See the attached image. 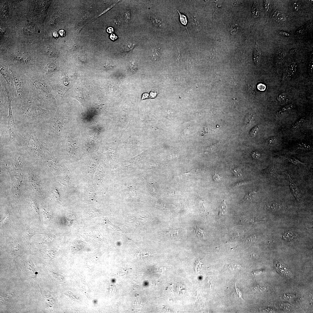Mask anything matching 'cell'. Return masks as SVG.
<instances>
[{
	"label": "cell",
	"instance_id": "6da1fadb",
	"mask_svg": "<svg viewBox=\"0 0 313 313\" xmlns=\"http://www.w3.org/2000/svg\"><path fill=\"white\" fill-rule=\"evenodd\" d=\"M14 116L16 126L37 127L50 118L48 112L35 103H23Z\"/></svg>",
	"mask_w": 313,
	"mask_h": 313
},
{
	"label": "cell",
	"instance_id": "7a4b0ae2",
	"mask_svg": "<svg viewBox=\"0 0 313 313\" xmlns=\"http://www.w3.org/2000/svg\"><path fill=\"white\" fill-rule=\"evenodd\" d=\"M16 126L19 137L20 146L30 152L36 158L45 160L49 151L39 140L35 128Z\"/></svg>",
	"mask_w": 313,
	"mask_h": 313
},
{
	"label": "cell",
	"instance_id": "3957f363",
	"mask_svg": "<svg viewBox=\"0 0 313 313\" xmlns=\"http://www.w3.org/2000/svg\"><path fill=\"white\" fill-rule=\"evenodd\" d=\"M289 180V185L290 189L293 195L298 201H300V189L296 184L295 183L293 178L290 175L287 173H286Z\"/></svg>",
	"mask_w": 313,
	"mask_h": 313
},
{
	"label": "cell",
	"instance_id": "277c9868",
	"mask_svg": "<svg viewBox=\"0 0 313 313\" xmlns=\"http://www.w3.org/2000/svg\"><path fill=\"white\" fill-rule=\"evenodd\" d=\"M281 157L286 160L288 162L298 166L300 168L304 167L307 165V163L302 162L295 157L282 156Z\"/></svg>",
	"mask_w": 313,
	"mask_h": 313
},
{
	"label": "cell",
	"instance_id": "5b68a950",
	"mask_svg": "<svg viewBox=\"0 0 313 313\" xmlns=\"http://www.w3.org/2000/svg\"><path fill=\"white\" fill-rule=\"evenodd\" d=\"M36 27L33 24H27L24 27L23 32L27 35H32L35 34L36 32Z\"/></svg>",
	"mask_w": 313,
	"mask_h": 313
},
{
	"label": "cell",
	"instance_id": "8992f818",
	"mask_svg": "<svg viewBox=\"0 0 313 313\" xmlns=\"http://www.w3.org/2000/svg\"><path fill=\"white\" fill-rule=\"evenodd\" d=\"M286 53L284 50L281 49L277 51L275 56V61L278 64H280L284 59Z\"/></svg>",
	"mask_w": 313,
	"mask_h": 313
},
{
	"label": "cell",
	"instance_id": "52a82bcc",
	"mask_svg": "<svg viewBox=\"0 0 313 313\" xmlns=\"http://www.w3.org/2000/svg\"><path fill=\"white\" fill-rule=\"evenodd\" d=\"M260 56L261 52L259 46L256 44L254 51L253 59L254 63L256 65H258L260 63Z\"/></svg>",
	"mask_w": 313,
	"mask_h": 313
},
{
	"label": "cell",
	"instance_id": "ba28073f",
	"mask_svg": "<svg viewBox=\"0 0 313 313\" xmlns=\"http://www.w3.org/2000/svg\"><path fill=\"white\" fill-rule=\"evenodd\" d=\"M273 17L276 22H285L286 20V19L285 15L281 11H279L275 12Z\"/></svg>",
	"mask_w": 313,
	"mask_h": 313
},
{
	"label": "cell",
	"instance_id": "9c48e42d",
	"mask_svg": "<svg viewBox=\"0 0 313 313\" xmlns=\"http://www.w3.org/2000/svg\"><path fill=\"white\" fill-rule=\"evenodd\" d=\"M13 75L15 89H16L18 95L20 96L21 94L22 90L21 82L18 77L13 74Z\"/></svg>",
	"mask_w": 313,
	"mask_h": 313
},
{
	"label": "cell",
	"instance_id": "30bf717a",
	"mask_svg": "<svg viewBox=\"0 0 313 313\" xmlns=\"http://www.w3.org/2000/svg\"><path fill=\"white\" fill-rule=\"evenodd\" d=\"M38 232L32 228H28L26 229L23 233V236L24 238L29 239L34 235L38 234Z\"/></svg>",
	"mask_w": 313,
	"mask_h": 313
},
{
	"label": "cell",
	"instance_id": "8fae6325",
	"mask_svg": "<svg viewBox=\"0 0 313 313\" xmlns=\"http://www.w3.org/2000/svg\"><path fill=\"white\" fill-rule=\"evenodd\" d=\"M281 206L278 203H271L266 206V209L268 210L273 211H277L281 209Z\"/></svg>",
	"mask_w": 313,
	"mask_h": 313
},
{
	"label": "cell",
	"instance_id": "7c38bea8",
	"mask_svg": "<svg viewBox=\"0 0 313 313\" xmlns=\"http://www.w3.org/2000/svg\"><path fill=\"white\" fill-rule=\"evenodd\" d=\"M0 70V72L1 74L2 75L3 77H4V78L5 79L8 84H9V85H11L10 80L8 76V72L6 68L4 66H3L1 64Z\"/></svg>",
	"mask_w": 313,
	"mask_h": 313
},
{
	"label": "cell",
	"instance_id": "4fadbf2b",
	"mask_svg": "<svg viewBox=\"0 0 313 313\" xmlns=\"http://www.w3.org/2000/svg\"><path fill=\"white\" fill-rule=\"evenodd\" d=\"M295 235L293 232L291 231H288L285 232L283 236V239L284 240L290 241L293 240L295 238Z\"/></svg>",
	"mask_w": 313,
	"mask_h": 313
},
{
	"label": "cell",
	"instance_id": "5bb4252c",
	"mask_svg": "<svg viewBox=\"0 0 313 313\" xmlns=\"http://www.w3.org/2000/svg\"><path fill=\"white\" fill-rule=\"evenodd\" d=\"M293 105L292 104H288L284 106L277 113L276 116H281V115L283 114L284 112L292 109L293 108Z\"/></svg>",
	"mask_w": 313,
	"mask_h": 313
},
{
	"label": "cell",
	"instance_id": "9a60e30c",
	"mask_svg": "<svg viewBox=\"0 0 313 313\" xmlns=\"http://www.w3.org/2000/svg\"><path fill=\"white\" fill-rule=\"evenodd\" d=\"M149 18L151 21L155 25L160 27L162 24V22L157 17L154 16L152 15H149Z\"/></svg>",
	"mask_w": 313,
	"mask_h": 313
},
{
	"label": "cell",
	"instance_id": "2e32d148",
	"mask_svg": "<svg viewBox=\"0 0 313 313\" xmlns=\"http://www.w3.org/2000/svg\"><path fill=\"white\" fill-rule=\"evenodd\" d=\"M257 192L255 191L251 192L246 195L244 197L242 202L250 201L253 199L257 194Z\"/></svg>",
	"mask_w": 313,
	"mask_h": 313
},
{
	"label": "cell",
	"instance_id": "e0dca14e",
	"mask_svg": "<svg viewBox=\"0 0 313 313\" xmlns=\"http://www.w3.org/2000/svg\"><path fill=\"white\" fill-rule=\"evenodd\" d=\"M30 177L31 182L32 185L34 186V187L36 188H35L37 190L39 189L40 186H39V182L38 181V180L37 179V177H35L34 175L32 173L31 174Z\"/></svg>",
	"mask_w": 313,
	"mask_h": 313
},
{
	"label": "cell",
	"instance_id": "ac0fdd59",
	"mask_svg": "<svg viewBox=\"0 0 313 313\" xmlns=\"http://www.w3.org/2000/svg\"><path fill=\"white\" fill-rule=\"evenodd\" d=\"M305 117H302L301 118L295 122L291 126V129L292 130H294L296 129L297 128L300 126L303 123V122L305 120Z\"/></svg>",
	"mask_w": 313,
	"mask_h": 313
},
{
	"label": "cell",
	"instance_id": "d6986e66",
	"mask_svg": "<svg viewBox=\"0 0 313 313\" xmlns=\"http://www.w3.org/2000/svg\"><path fill=\"white\" fill-rule=\"evenodd\" d=\"M44 52L46 54L47 56H51L55 54V52H56L55 49L51 46H47L44 49Z\"/></svg>",
	"mask_w": 313,
	"mask_h": 313
},
{
	"label": "cell",
	"instance_id": "ffe728a7",
	"mask_svg": "<svg viewBox=\"0 0 313 313\" xmlns=\"http://www.w3.org/2000/svg\"><path fill=\"white\" fill-rule=\"evenodd\" d=\"M161 48V45L159 44L156 46L155 49H154V53H153L152 57L153 59L156 60L158 57H159L160 51Z\"/></svg>",
	"mask_w": 313,
	"mask_h": 313
},
{
	"label": "cell",
	"instance_id": "44dd1931",
	"mask_svg": "<svg viewBox=\"0 0 313 313\" xmlns=\"http://www.w3.org/2000/svg\"><path fill=\"white\" fill-rule=\"evenodd\" d=\"M252 14L253 17L254 18H257L259 16V12L258 9L257 5L256 3L255 2L253 5L252 9Z\"/></svg>",
	"mask_w": 313,
	"mask_h": 313
},
{
	"label": "cell",
	"instance_id": "7402d4cb",
	"mask_svg": "<svg viewBox=\"0 0 313 313\" xmlns=\"http://www.w3.org/2000/svg\"><path fill=\"white\" fill-rule=\"evenodd\" d=\"M296 67L297 64L295 62H293L290 63L289 67L288 70L289 73L291 75H293L295 74L296 71Z\"/></svg>",
	"mask_w": 313,
	"mask_h": 313
},
{
	"label": "cell",
	"instance_id": "603a6c76",
	"mask_svg": "<svg viewBox=\"0 0 313 313\" xmlns=\"http://www.w3.org/2000/svg\"><path fill=\"white\" fill-rule=\"evenodd\" d=\"M297 147L298 148L304 150H310L312 149V147L310 145L304 142L300 143L298 144Z\"/></svg>",
	"mask_w": 313,
	"mask_h": 313
},
{
	"label": "cell",
	"instance_id": "cb8c5ba5",
	"mask_svg": "<svg viewBox=\"0 0 313 313\" xmlns=\"http://www.w3.org/2000/svg\"><path fill=\"white\" fill-rule=\"evenodd\" d=\"M177 290L179 294L181 295H184L186 293V288L185 286L180 284H178L177 286Z\"/></svg>",
	"mask_w": 313,
	"mask_h": 313
},
{
	"label": "cell",
	"instance_id": "d4e9b609",
	"mask_svg": "<svg viewBox=\"0 0 313 313\" xmlns=\"http://www.w3.org/2000/svg\"><path fill=\"white\" fill-rule=\"evenodd\" d=\"M232 170L236 178H239L242 176V172L241 170L239 169L238 168L233 167L232 168Z\"/></svg>",
	"mask_w": 313,
	"mask_h": 313
},
{
	"label": "cell",
	"instance_id": "484cf974",
	"mask_svg": "<svg viewBox=\"0 0 313 313\" xmlns=\"http://www.w3.org/2000/svg\"><path fill=\"white\" fill-rule=\"evenodd\" d=\"M42 210L45 221L47 220L50 218V214L49 210L46 207V206H44L43 207Z\"/></svg>",
	"mask_w": 313,
	"mask_h": 313
},
{
	"label": "cell",
	"instance_id": "4316f807",
	"mask_svg": "<svg viewBox=\"0 0 313 313\" xmlns=\"http://www.w3.org/2000/svg\"><path fill=\"white\" fill-rule=\"evenodd\" d=\"M177 11H178V13L179 14L180 16V20L181 22V23L183 24V25H185L186 27L187 30V31H188V34H189L188 29H187L186 26L187 23V20L186 16H185V15L182 14L178 10H177Z\"/></svg>",
	"mask_w": 313,
	"mask_h": 313
},
{
	"label": "cell",
	"instance_id": "83f0119b",
	"mask_svg": "<svg viewBox=\"0 0 313 313\" xmlns=\"http://www.w3.org/2000/svg\"><path fill=\"white\" fill-rule=\"evenodd\" d=\"M130 11L129 8H128L125 10L124 13L125 21L126 23L130 21Z\"/></svg>",
	"mask_w": 313,
	"mask_h": 313
},
{
	"label": "cell",
	"instance_id": "f1b7e54d",
	"mask_svg": "<svg viewBox=\"0 0 313 313\" xmlns=\"http://www.w3.org/2000/svg\"><path fill=\"white\" fill-rule=\"evenodd\" d=\"M227 206L226 204H225L224 202H223L222 204L220 207L219 211V215H224L226 214V208Z\"/></svg>",
	"mask_w": 313,
	"mask_h": 313
},
{
	"label": "cell",
	"instance_id": "f546056e",
	"mask_svg": "<svg viewBox=\"0 0 313 313\" xmlns=\"http://www.w3.org/2000/svg\"><path fill=\"white\" fill-rule=\"evenodd\" d=\"M80 103L83 107H86L87 106V102L86 101L84 98L81 97H77V96H75V97H74Z\"/></svg>",
	"mask_w": 313,
	"mask_h": 313
},
{
	"label": "cell",
	"instance_id": "4dcf8cb0",
	"mask_svg": "<svg viewBox=\"0 0 313 313\" xmlns=\"http://www.w3.org/2000/svg\"><path fill=\"white\" fill-rule=\"evenodd\" d=\"M259 126L258 125H256V126L254 127L250 130V133H249V135L251 137H252L256 135V133L258 131L259 129Z\"/></svg>",
	"mask_w": 313,
	"mask_h": 313
},
{
	"label": "cell",
	"instance_id": "1f68e13d",
	"mask_svg": "<svg viewBox=\"0 0 313 313\" xmlns=\"http://www.w3.org/2000/svg\"><path fill=\"white\" fill-rule=\"evenodd\" d=\"M287 94L286 93H283L280 94L277 97V100L278 101H282L284 100L286 98Z\"/></svg>",
	"mask_w": 313,
	"mask_h": 313
},
{
	"label": "cell",
	"instance_id": "d6a6232c",
	"mask_svg": "<svg viewBox=\"0 0 313 313\" xmlns=\"http://www.w3.org/2000/svg\"><path fill=\"white\" fill-rule=\"evenodd\" d=\"M122 18L121 15L118 14L115 17L114 19V22L116 25H119L121 23Z\"/></svg>",
	"mask_w": 313,
	"mask_h": 313
},
{
	"label": "cell",
	"instance_id": "836d02e7",
	"mask_svg": "<svg viewBox=\"0 0 313 313\" xmlns=\"http://www.w3.org/2000/svg\"><path fill=\"white\" fill-rule=\"evenodd\" d=\"M254 115L250 114H247L245 118V122L246 124H249L253 118Z\"/></svg>",
	"mask_w": 313,
	"mask_h": 313
},
{
	"label": "cell",
	"instance_id": "e575fe53",
	"mask_svg": "<svg viewBox=\"0 0 313 313\" xmlns=\"http://www.w3.org/2000/svg\"><path fill=\"white\" fill-rule=\"evenodd\" d=\"M277 141V139L276 138V137H272L268 138L266 140V142L268 144H272L275 143Z\"/></svg>",
	"mask_w": 313,
	"mask_h": 313
},
{
	"label": "cell",
	"instance_id": "d590c367",
	"mask_svg": "<svg viewBox=\"0 0 313 313\" xmlns=\"http://www.w3.org/2000/svg\"><path fill=\"white\" fill-rule=\"evenodd\" d=\"M251 156L254 159H258L261 157V155L258 152L254 151L251 153Z\"/></svg>",
	"mask_w": 313,
	"mask_h": 313
},
{
	"label": "cell",
	"instance_id": "8d00e7d4",
	"mask_svg": "<svg viewBox=\"0 0 313 313\" xmlns=\"http://www.w3.org/2000/svg\"><path fill=\"white\" fill-rule=\"evenodd\" d=\"M238 30V27L237 25H235L231 27L230 29V33L232 35H234L237 33Z\"/></svg>",
	"mask_w": 313,
	"mask_h": 313
},
{
	"label": "cell",
	"instance_id": "74e56055",
	"mask_svg": "<svg viewBox=\"0 0 313 313\" xmlns=\"http://www.w3.org/2000/svg\"><path fill=\"white\" fill-rule=\"evenodd\" d=\"M256 239V237L255 236H252L250 237L249 238H248L247 240H246L245 242L247 243H249L253 242Z\"/></svg>",
	"mask_w": 313,
	"mask_h": 313
},
{
	"label": "cell",
	"instance_id": "f35d334b",
	"mask_svg": "<svg viewBox=\"0 0 313 313\" xmlns=\"http://www.w3.org/2000/svg\"><path fill=\"white\" fill-rule=\"evenodd\" d=\"M221 178L222 177L216 173H215V175L213 176V180L215 182L219 181Z\"/></svg>",
	"mask_w": 313,
	"mask_h": 313
},
{
	"label": "cell",
	"instance_id": "ab89813d",
	"mask_svg": "<svg viewBox=\"0 0 313 313\" xmlns=\"http://www.w3.org/2000/svg\"><path fill=\"white\" fill-rule=\"evenodd\" d=\"M270 3L269 1L267 0L264 1V9L266 12H268L269 11Z\"/></svg>",
	"mask_w": 313,
	"mask_h": 313
},
{
	"label": "cell",
	"instance_id": "60d3db41",
	"mask_svg": "<svg viewBox=\"0 0 313 313\" xmlns=\"http://www.w3.org/2000/svg\"><path fill=\"white\" fill-rule=\"evenodd\" d=\"M293 7L294 9L296 11H298L300 7V4L298 2H294L293 3Z\"/></svg>",
	"mask_w": 313,
	"mask_h": 313
},
{
	"label": "cell",
	"instance_id": "b9f144b4",
	"mask_svg": "<svg viewBox=\"0 0 313 313\" xmlns=\"http://www.w3.org/2000/svg\"><path fill=\"white\" fill-rule=\"evenodd\" d=\"M257 88L259 91H263L266 89V86L262 84H259L257 85Z\"/></svg>",
	"mask_w": 313,
	"mask_h": 313
},
{
	"label": "cell",
	"instance_id": "7bdbcfd3",
	"mask_svg": "<svg viewBox=\"0 0 313 313\" xmlns=\"http://www.w3.org/2000/svg\"><path fill=\"white\" fill-rule=\"evenodd\" d=\"M135 46V45L132 44H128V46H126V47L125 48L124 50L125 51H128L130 50H131Z\"/></svg>",
	"mask_w": 313,
	"mask_h": 313
},
{
	"label": "cell",
	"instance_id": "ee69618b",
	"mask_svg": "<svg viewBox=\"0 0 313 313\" xmlns=\"http://www.w3.org/2000/svg\"><path fill=\"white\" fill-rule=\"evenodd\" d=\"M278 33L279 34V35L284 36H289L290 35V34L288 33V32L283 31H279Z\"/></svg>",
	"mask_w": 313,
	"mask_h": 313
},
{
	"label": "cell",
	"instance_id": "f6af8a7d",
	"mask_svg": "<svg viewBox=\"0 0 313 313\" xmlns=\"http://www.w3.org/2000/svg\"><path fill=\"white\" fill-rule=\"evenodd\" d=\"M197 232L198 235H199V236H200L202 237H204L203 233L202 230L200 229L199 228H197Z\"/></svg>",
	"mask_w": 313,
	"mask_h": 313
},
{
	"label": "cell",
	"instance_id": "bcb514c9",
	"mask_svg": "<svg viewBox=\"0 0 313 313\" xmlns=\"http://www.w3.org/2000/svg\"><path fill=\"white\" fill-rule=\"evenodd\" d=\"M309 69H310V71L311 72V73H312V74H313V58H312V60H311V61H310V62H309Z\"/></svg>",
	"mask_w": 313,
	"mask_h": 313
},
{
	"label": "cell",
	"instance_id": "7dc6e473",
	"mask_svg": "<svg viewBox=\"0 0 313 313\" xmlns=\"http://www.w3.org/2000/svg\"><path fill=\"white\" fill-rule=\"evenodd\" d=\"M50 272H51V274L52 275V276L54 277L55 278L56 277H57V280H62L61 279H63V278H60V276L59 275H56V273H53V272H51V271ZM62 277H60L62 278Z\"/></svg>",
	"mask_w": 313,
	"mask_h": 313
},
{
	"label": "cell",
	"instance_id": "c3c4849f",
	"mask_svg": "<svg viewBox=\"0 0 313 313\" xmlns=\"http://www.w3.org/2000/svg\"><path fill=\"white\" fill-rule=\"evenodd\" d=\"M6 217L5 218V219L3 220V221L1 223V224H4L8 220V218H9V214H8V213H7V214H6Z\"/></svg>",
	"mask_w": 313,
	"mask_h": 313
},
{
	"label": "cell",
	"instance_id": "681fc988",
	"mask_svg": "<svg viewBox=\"0 0 313 313\" xmlns=\"http://www.w3.org/2000/svg\"><path fill=\"white\" fill-rule=\"evenodd\" d=\"M107 31L109 33H112L113 31V29L112 27H110L108 28L107 30Z\"/></svg>",
	"mask_w": 313,
	"mask_h": 313
},
{
	"label": "cell",
	"instance_id": "f907efd6",
	"mask_svg": "<svg viewBox=\"0 0 313 313\" xmlns=\"http://www.w3.org/2000/svg\"><path fill=\"white\" fill-rule=\"evenodd\" d=\"M110 38L111 39L114 40L116 39L117 37L114 34H113L111 35Z\"/></svg>",
	"mask_w": 313,
	"mask_h": 313
},
{
	"label": "cell",
	"instance_id": "816d5d0a",
	"mask_svg": "<svg viewBox=\"0 0 313 313\" xmlns=\"http://www.w3.org/2000/svg\"><path fill=\"white\" fill-rule=\"evenodd\" d=\"M60 35L62 36H63L64 34V31L63 30H61L59 32Z\"/></svg>",
	"mask_w": 313,
	"mask_h": 313
},
{
	"label": "cell",
	"instance_id": "f5cc1de1",
	"mask_svg": "<svg viewBox=\"0 0 313 313\" xmlns=\"http://www.w3.org/2000/svg\"><path fill=\"white\" fill-rule=\"evenodd\" d=\"M53 36L56 37H57L58 36V34L57 32H54L53 33Z\"/></svg>",
	"mask_w": 313,
	"mask_h": 313
},
{
	"label": "cell",
	"instance_id": "db71d44e",
	"mask_svg": "<svg viewBox=\"0 0 313 313\" xmlns=\"http://www.w3.org/2000/svg\"><path fill=\"white\" fill-rule=\"evenodd\" d=\"M309 1L310 2H311V3H313V0H309Z\"/></svg>",
	"mask_w": 313,
	"mask_h": 313
}]
</instances>
